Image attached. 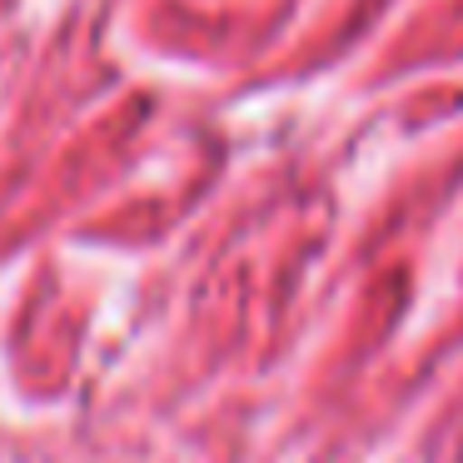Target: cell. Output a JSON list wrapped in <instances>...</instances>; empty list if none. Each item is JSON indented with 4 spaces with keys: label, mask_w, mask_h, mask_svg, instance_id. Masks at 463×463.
<instances>
[]
</instances>
